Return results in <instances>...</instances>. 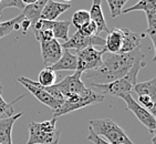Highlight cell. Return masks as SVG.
Instances as JSON below:
<instances>
[{
  "label": "cell",
  "mask_w": 156,
  "mask_h": 144,
  "mask_svg": "<svg viewBox=\"0 0 156 144\" xmlns=\"http://www.w3.org/2000/svg\"><path fill=\"white\" fill-rule=\"evenodd\" d=\"M137 103L144 109H146L151 114L154 115L156 113V99H153L148 95H140Z\"/></svg>",
  "instance_id": "27"
},
{
  "label": "cell",
  "mask_w": 156,
  "mask_h": 144,
  "mask_svg": "<svg viewBox=\"0 0 156 144\" xmlns=\"http://www.w3.org/2000/svg\"><path fill=\"white\" fill-rule=\"evenodd\" d=\"M21 1H22V3H23L24 6H30V5L36 2L37 0H21Z\"/></svg>",
  "instance_id": "32"
},
{
  "label": "cell",
  "mask_w": 156,
  "mask_h": 144,
  "mask_svg": "<svg viewBox=\"0 0 156 144\" xmlns=\"http://www.w3.org/2000/svg\"><path fill=\"white\" fill-rule=\"evenodd\" d=\"M121 99H123V101L125 102L126 109H127L129 111L132 112L136 117V119H137L147 130H150L151 133L155 132L156 119L153 114H151L146 109H144L142 105L138 104L131 94H126V95L122 96Z\"/></svg>",
  "instance_id": "7"
},
{
  "label": "cell",
  "mask_w": 156,
  "mask_h": 144,
  "mask_svg": "<svg viewBox=\"0 0 156 144\" xmlns=\"http://www.w3.org/2000/svg\"><path fill=\"white\" fill-rule=\"evenodd\" d=\"M90 13V19L91 21H93L98 29V34L101 32H108V28L105 21L104 15L102 11V2L101 0H92V6L89 11Z\"/></svg>",
  "instance_id": "15"
},
{
  "label": "cell",
  "mask_w": 156,
  "mask_h": 144,
  "mask_svg": "<svg viewBox=\"0 0 156 144\" xmlns=\"http://www.w3.org/2000/svg\"><path fill=\"white\" fill-rule=\"evenodd\" d=\"M91 19H90V13L87 10H78V11H75L72 16V20H71V23L73 24L75 27L76 30H79L82 26L89 22Z\"/></svg>",
  "instance_id": "24"
},
{
  "label": "cell",
  "mask_w": 156,
  "mask_h": 144,
  "mask_svg": "<svg viewBox=\"0 0 156 144\" xmlns=\"http://www.w3.org/2000/svg\"><path fill=\"white\" fill-rule=\"evenodd\" d=\"M140 60H144V53L141 48L127 53H110L105 59H102V63L98 69L85 72V78L90 80L91 83H111L125 77Z\"/></svg>",
  "instance_id": "1"
},
{
  "label": "cell",
  "mask_w": 156,
  "mask_h": 144,
  "mask_svg": "<svg viewBox=\"0 0 156 144\" xmlns=\"http://www.w3.org/2000/svg\"><path fill=\"white\" fill-rule=\"evenodd\" d=\"M38 78H39L38 83L40 85H42V87H52V85L57 83V73L50 67L43 68L40 71Z\"/></svg>",
  "instance_id": "22"
},
{
  "label": "cell",
  "mask_w": 156,
  "mask_h": 144,
  "mask_svg": "<svg viewBox=\"0 0 156 144\" xmlns=\"http://www.w3.org/2000/svg\"><path fill=\"white\" fill-rule=\"evenodd\" d=\"M152 10H156V0H140L134 6L124 9L122 11V15L123 13H129V12H132V11L148 12V11H152Z\"/></svg>",
  "instance_id": "23"
},
{
  "label": "cell",
  "mask_w": 156,
  "mask_h": 144,
  "mask_svg": "<svg viewBox=\"0 0 156 144\" xmlns=\"http://www.w3.org/2000/svg\"><path fill=\"white\" fill-rule=\"evenodd\" d=\"M104 45L105 40L102 39L101 37H84L76 30L71 38H69L66 42H63L61 47H62L63 50L74 49V50H76L79 52L85 48H89V47H94V45H102V47H104Z\"/></svg>",
  "instance_id": "10"
},
{
  "label": "cell",
  "mask_w": 156,
  "mask_h": 144,
  "mask_svg": "<svg viewBox=\"0 0 156 144\" xmlns=\"http://www.w3.org/2000/svg\"><path fill=\"white\" fill-rule=\"evenodd\" d=\"M24 5L21 0H0V17L2 15V11L7 8H17L21 11L23 10Z\"/></svg>",
  "instance_id": "28"
},
{
  "label": "cell",
  "mask_w": 156,
  "mask_h": 144,
  "mask_svg": "<svg viewBox=\"0 0 156 144\" xmlns=\"http://www.w3.org/2000/svg\"><path fill=\"white\" fill-rule=\"evenodd\" d=\"M81 75L82 73L74 71L72 75H68L63 79L62 81H60L59 83H55V87L61 92L64 99L71 95H74V94H81V93L87 91L89 88L85 87L84 83L82 82Z\"/></svg>",
  "instance_id": "9"
},
{
  "label": "cell",
  "mask_w": 156,
  "mask_h": 144,
  "mask_svg": "<svg viewBox=\"0 0 156 144\" xmlns=\"http://www.w3.org/2000/svg\"><path fill=\"white\" fill-rule=\"evenodd\" d=\"M122 33V48L120 53H127L140 48L142 40L145 38V33H137L126 28H120Z\"/></svg>",
  "instance_id": "13"
},
{
  "label": "cell",
  "mask_w": 156,
  "mask_h": 144,
  "mask_svg": "<svg viewBox=\"0 0 156 144\" xmlns=\"http://www.w3.org/2000/svg\"><path fill=\"white\" fill-rule=\"evenodd\" d=\"M105 50H96L94 47H89L81 51H79L76 54V70L75 71L80 73L92 71L98 69L102 63L103 56Z\"/></svg>",
  "instance_id": "6"
},
{
  "label": "cell",
  "mask_w": 156,
  "mask_h": 144,
  "mask_svg": "<svg viewBox=\"0 0 156 144\" xmlns=\"http://www.w3.org/2000/svg\"><path fill=\"white\" fill-rule=\"evenodd\" d=\"M103 101H104V96L94 92L89 88L87 92L81 93V94H74V95H71L69 98H66L64 102L57 110L53 111V119H58L62 115H66V114L71 113L73 111L89 106V105L101 103Z\"/></svg>",
  "instance_id": "5"
},
{
  "label": "cell",
  "mask_w": 156,
  "mask_h": 144,
  "mask_svg": "<svg viewBox=\"0 0 156 144\" xmlns=\"http://www.w3.org/2000/svg\"><path fill=\"white\" fill-rule=\"evenodd\" d=\"M17 80H18L36 99H38L40 102L43 103V104L47 105V106H49L50 109H52V111L57 110V109L62 104V103L59 102L58 100L52 98L47 91L43 90V89L40 87V84L38 83V82L30 80V79H28V78H24V77H19V78H17Z\"/></svg>",
  "instance_id": "8"
},
{
  "label": "cell",
  "mask_w": 156,
  "mask_h": 144,
  "mask_svg": "<svg viewBox=\"0 0 156 144\" xmlns=\"http://www.w3.org/2000/svg\"><path fill=\"white\" fill-rule=\"evenodd\" d=\"M23 113H17L7 119H0V144H12L11 133L16 121L20 119Z\"/></svg>",
  "instance_id": "16"
},
{
  "label": "cell",
  "mask_w": 156,
  "mask_h": 144,
  "mask_svg": "<svg viewBox=\"0 0 156 144\" xmlns=\"http://www.w3.org/2000/svg\"><path fill=\"white\" fill-rule=\"evenodd\" d=\"M89 129L92 130L99 138L105 139L104 141L110 144H134L125 131L108 117L91 120Z\"/></svg>",
  "instance_id": "3"
},
{
  "label": "cell",
  "mask_w": 156,
  "mask_h": 144,
  "mask_svg": "<svg viewBox=\"0 0 156 144\" xmlns=\"http://www.w3.org/2000/svg\"><path fill=\"white\" fill-rule=\"evenodd\" d=\"M146 66L144 60H140L132 67L129 73L119 79L116 81H113L111 83L106 84H98V83H90V89L101 95H110V96H117L122 98L126 94H131L133 91V88L137 83V75L138 72L141 71L142 68Z\"/></svg>",
  "instance_id": "2"
},
{
  "label": "cell",
  "mask_w": 156,
  "mask_h": 144,
  "mask_svg": "<svg viewBox=\"0 0 156 144\" xmlns=\"http://www.w3.org/2000/svg\"><path fill=\"white\" fill-rule=\"evenodd\" d=\"M133 91L140 95H148L153 99H156V79L153 78L145 82H137Z\"/></svg>",
  "instance_id": "20"
},
{
  "label": "cell",
  "mask_w": 156,
  "mask_h": 144,
  "mask_svg": "<svg viewBox=\"0 0 156 144\" xmlns=\"http://www.w3.org/2000/svg\"><path fill=\"white\" fill-rule=\"evenodd\" d=\"M71 22L66 20L63 21H47V20H41L40 19L34 26H33V30L37 31L39 29H49L53 33L54 39H61V40H66L69 39V29Z\"/></svg>",
  "instance_id": "11"
},
{
  "label": "cell",
  "mask_w": 156,
  "mask_h": 144,
  "mask_svg": "<svg viewBox=\"0 0 156 144\" xmlns=\"http://www.w3.org/2000/svg\"><path fill=\"white\" fill-rule=\"evenodd\" d=\"M71 8V5L66 2H57L54 0H48L45 3L44 8L42 10L40 19L47 21H55V19L61 16L63 12L69 10Z\"/></svg>",
  "instance_id": "14"
},
{
  "label": "cell",
  "mask_w": 156,
  "mask_h": 144,
  "mask_svg": "<svg viewBox=\"0 0 156 144\" xmlns=\"http://www.w3.org/2000/svg\"><path fill=\"white\" fill-rule=\"evenodd\" d=\"M127 1L129 0H106L110 11H111L112 18H116V17L122 15L123 8Z\"/></svg>",
  "instance_id": "26"
},
{
  "label": "cell",
  "mask_w": 156,
  "mask_h": 144,
  "mask_svg": "<svg viewBox=\"0 0 156 144\" xmlns=\"http://www.w3.org/2000/svg\"><path fill=\"white\" fill-rule=\"evenodd\" d=\"M0 93H2V84L0 83Z\"/></svg>",
  "instance_id": "33"
},
{
  "label": "cell",
  "mask_w": 156,
  "mask_h": 144,
  "mask_svg": "<svg viewBox=\"0 0 156 144\" xmlns=\"http://www.w3.org/2000/svg\"><path fill=\"white\" fill-rule=\"evenodd\" d=\"M63 1H66V3H69V1H72V0H63Z\"/></svg>",
  "instance_id": "34"
},
{
  "label": "cell",
  "mask_w": 156,
  "mask_h": 144,
  "mask_svg": "<svg viewBox=\"0 0 156 144\" xmlns=\"http://www.w3.org/2000/svg\"><path fill=\"white\" fill-rule=\"evenodd\" d=\"M79 32L81 33L82 36L84 37H93L98 36V29H96V26L93 21H89L87 23L82 26L80 29H79Z\"/></svg>",
  "instance_id": "29"
},
{
  "label": "cell",
  "mask_w": 156,
  "mask_h": 144,
  "mask_svg": "<svg viewBox=\"0 0 156 144\" xmlns=\"http://www.w3.org/2000/svg\"><path fill=\"white\" fill-rule=\"evenodd\" d=\"M47 2H48V0H37L34 3H32L30 6H26L23 8L21 15L23 16L24 19L30 21L31 27H33L40 20V15H41L42 10H43Z\"/></svg>",
  "instance_id": "18"
},
{
  "label": "cell",
  "mask_w": 156,
  "mask_h": 144,
  "mask_svg": "<svg viewBox=\"0 0 156 144\" xmlns=\"http://www.w3.org/2000/svg\"><path fill=\"white\" fill-rule=\"evenodd\" d=\"M105 40V45L103 47L105 51H108L110 53H120L122 48V33L120 28H114L112 31H108V37Z\"/></svg>",
  "instance_id": "19"
},
{
  "label": "cell",
  "mask_w": 156,
  "mask_h": 144,
  "mask_svg": "<svg viewBox=\"0 0 156 144\" xmlns=\"http://www.w3.org/2000/svg\"><path fill=\"white\" fill-rule=\"evenodd\" d=\"M53 71H75L76 70V56L69 50H63L62 56L57 62L50 67Z\"/></svg>",
  "instance_id": "17"
},
{
  "label": "cell",
  "mask_w": 156,
  "mask_h": 144,
  "mask_svg": "<svg viewBox=\"0 0 156 144\" xmlns=\"http://www.w3.org/2000/svg\"><path fill=\"white\" fill-rule=\"evenodd\" d=\"M61 131L57 129V119L29 123V139L27 144H58Z\"/></svg>",
  "instance_id": "4"
},
{
  "label": "cell",
  "mask_w": 156,
  "mask_h": 144,
  "mask_svg": "<svg viewBox=\"0 0 156 144\" xmlns=\"http://www.w3.org/2000/svg\"><path fill=\"white\" fill-rule=\"evenodd\" d=\"M23 95H21L20 98H18L17 100H15L13 102L8 103L3 100L1 93H0V119H7V117H10L12 115H15V110H13V104H15L17 101H19L20 99H22Z\"/></svg>",
  "instance_id": "25"
},
{
  "label": "cell",
  "mask_w": 156,
  "mask_h": 144,
  "mask_svg": "<svg viewBox=\"0 0 156 144\" xmlns=\"http://www.w3.org/2000/svg\"><path fill=\"white\" fill-rule=\"evenodd\" d=\"M30 27H31V22L29 20H27V19H23V20L20 22V29H22L24 33L29 30Z\"/></svg>",
  "instance_id": "31"
},
{
  "label": "cell",
  "mask_w": 156,
  "mask_h": 144,
  "mask_svg": "<svg viewBox=\"0 0 156 144\" xmlns=\"http://www.w3.org/2000/svg\"><path fill=\"white\" fill-rule=\"evenodd\" d=\"M40 49H41L42 61L45 67H51L52 64H54L61 58L63 52L61 43H59L57 39L41 41Z\"/></svg>",
  "instance_id": "12"
},
{
  "label": "cell",
  "mask_w": 156,
  "mask_h": 144,
  "mask_svg": "<svg viewBox=\"0 0 156 144\" xmlns=\"http://www.w3.org/2000/svg\"><path fill=\"white\" fill-rule=\"evenodd\" d=\"M23 19V16L19 15L16 18H12L8 21H3V22L0 21V39L10 34L12 30H19L20 29V22Z\"/></svg>",
  "instance_id": "21"
},
{
  "label": "cell",
  "mask_w": 156,
  "mask_h": 144,
  "mask_svg": "<svg viewBox=\"0 0 156 144\" xmlns=\"http://www.w3.org/2000/svg\"><path fill=\"white\" fill-rule=\"evenodd\" d=\"M87 140H89V141H91L92 143H94V144H110V143H108L106 141H104L103 139L99 138V136H98V135H96L91 129H89V135H87Z\"/></svg>",
  "instance_id": "30"
}]
</instances>
